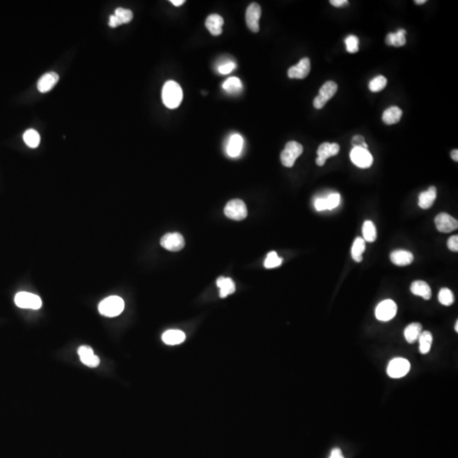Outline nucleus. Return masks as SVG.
I'll return each mask as SVG.
<instances>
[{
	"label": "nucleus",
	"mask_w": 458,
	"mask_h": 458,
	"mask_svg": "<svg viewBox=\"0 0 458 458\" xmlns=\"http://www.w3.org/2000/svg\"><path fill=\"white\" fill-rule=\"evenodd\" d=\"M340 200H341V197H340V195H339V193H332V194L328 195V197L326 198L328 210L332 211V210L335 209L337 207H339V205L340 204Z\"/></svg>",
	"instance_id": "37"
},
{
	"label": "nucleus",
	"mask_w": 458,
	"mask_h": 458,
	"mask_svg": "<svg viewBox=\"0 0 458 458\" xmlns=\"http://www.w3.org/2000/svg\"><path fill=\"white\" fill-rule=\"evenodd\" d=\"M261 15V8L256 3H252L247 8L245 14L246 23L247 26L253 32H258L260 30L259 20Z\"/></svg>",
	"instance_id": "11"
},
{
	"label": "nucleus",
	"mask_w": 458,
	"mask_h": 458,
	"mask_svg": "<svg viewBox=\"0 0 458 458\" xmlns=\"http://www.w3.org/2000/svg\"><path fill=\"white\" fill-rule=\"evenodd\" d=\"M184 98V93L178 82L168 81L166 82L162 89V100L164 105L169 109L178 108Z\"/></svg>",
	"instance_id": "1"
},
{
	"label": "nucleus",
	"mask_w": 458,
	"mask_h": 458,
	"mask_svg": "<svg viewBox=\"0 0 458 458\" xmlns=\"http://www.w3.org/2000/svg\"><path fill=\"white\" fill-rule=\"evenodd\" d=\"M397 305L392 300H385L379 303L375 311L377 319L382 322H388L396 317Z\"/></svg>",
	"instance_id": "8"
},
{
	"label": "nucleus",
	"mask_w": 458,
	"mask_h": 458,
	"mask_svg": "<svg viewBox=\"0 0 458 458\" xmlns=\"http://www.w3.org/2000/svg\"><path fill=\"white\" fill-rule=\"evenodd\" d=\"M349 2L347 0H331L330 1L331 4L335 7H342V6L346 5Z\"/></svg>",
	"instance_id": "43"
},
{
	"label": "nucleus",
	"mask_w": 458,
	"mask_h": 458,
	"mask_svg": "<svg viewBox=\"0 0 458 458\" xmlns=\"http://www.w3.org/2000/svg\"><path fill=\"white\" fill-rule=\"evenodd\" d=\"M223 88L229 93H240L243 89V85L239 78L229 77L223 83Z\"/></svg>",
	"instance_id": "31"
},
{
	"label": "nucleus",
	"mask_w": 458,
	"mask_h": 458,
	"mask_svg": "<svg viewBox=\"0 0 458 458\" xmlns=\"http://www.w3.org/2000/svg\"><path fill=\"white\" fill-rule=\"evenodd\" d=\"M59 79V75L54 71L44 74L37 82V89L41 93H47L54 88Z\"/></svg>",
	"instance_id": "18"
},
{
	"label": "nucleus",
	"mask_w": 458,
	"mask_h": 458,
	"mask_svg": "<svg viewBox=\"0 0 458 458\" xmlns=\"http://www.w3.org/2000/svg\"><path fill=\"white\" fill-rule=\"evenodd\" d=\"M243 139L239 134H233L230 137L227 145V152L230 157L235 158L241 154L243 150Z\"/></svg>",
	"instance_id": "19"
},
{
	"label": "nucleus",
	"mask_w": 458,
	"mask_h": 458,
	"mask_svg": "<svg viewBox=\"0 0 458 458\" xmlns=\"http://www.w3.org/2000/svg\"><path fill=\"white\" fill-rule=\"evenodd\" d=\"M185 334L181 330L171 329L165 332L162 335V340L165 344L168 345H177L181 344L185 340Z\"/></svg>",
	"instance_id": "23"
},
{
	"label": "nucleus",
	"mask_w": 458,
	"mask_h": 458,
	"mask_svg": "<svg viewBox=\"0 0 458 458\" xmlns=\"http://www.w3.org/2000/svg\"><path fill=\"white\" fill-rule=\"evenodd\" d=\"M447 246L452 251H458V235H453L450 237L447 241Z\"/></svg>",
	"instance_id": "40"
},
{
	"label": "nucleus",
	"mask_w": 458,
	"mask_h": 458,
	"mask_svg": "<svg viewBox=\"0 0 458 458\" xmlns=\"http://www.w3.org/2000/svg\"><path fill=\"white\" fill-rule=\"evenodd\" d=\"M411 292L414 295L422 297L426 300H430V298L432 296V291H431L430 285L426 282L422 281V280L414 281L412 283Z\"/></svg>",
	"instance_id": "22"
},
{
	"label": "nucleus",
	"mask_w": 458,
	"mask_h": 458,
	"mask_svg": "<svg viewBox=\"0 0 458 458\" xmlns=\"http://www.w3.org/2000/svg\"><path fill=\"white\" fill-rule=\"evenodd\" d=\"M414 260L413 253L405 249H396L390 254L391 262L399 266L410 265Z\"/></svg>",
	"instance_id": "17"
},
{
	"label": "nucleus",
	"mask_w": 458,
	"mask_h": 458,
	"mask_svg": "<svg viewBox=\"0 0 458 458\" xmlns=\"http://www.w3.org/2000/svg\"><path fill=\"white\" fill-rule=\"evenodd\" d=\"M328 458H345L343 457L342 452L341 450L339 448H334V449L332 450L331 452L330 456Z\"/></svg>",
	"instance_id": "42"
},
{
	"label": "nucleus",
	"mask_w": 458,
	"mask_h": 458,
	"mask_svg": "<svg viewBox=\"0 0 458 458\" xmlns=\"http://www.w3.org/2000/svg\"><path fill=\"white\" fill-rule=\"evenodd\" d=\"M362 234L364 237L363 239L365 241H368L369 243L376 240V227L372 221H365L364 224L362 226Z\"/></svg>",
	"instance_id": "30"
},
{
	"label": "nucleus",
	"mask_w": 458,
	"mask_h": 458,
	"mask_svg": "<svg viewBox=\"0 0 458 458\" xmlns=\"http://www.w3.org/2000/svg\"><path fill=\"white\" fill-rule=\"evenodd\" d=\"M337 90H338V85L336 82H333V81L325 82L322 85V88H320L318 96L316 97L314 99V107L318 110L322 109L328 103V100H330L335 95Z\"/></svg>",
	"instance_id": "4"
},
{
	"label": "nucleus",
	"mask_w": 458,
	"mask_h": 458,
	"mask_svg": "<svg viewBox=\"0 0 458 458\" xmlns=\"http://www.w3.org/2000/svg\"><path fill=\"white\" fill-rule=\"evenodd\" d=\"M133 12L131 11L130 9L123 8H116L115 14L110 17L109 25L110 27L115 28L118 25L130 22L131 20H133Z\"/></svg>",
	"instance_id": "15"
},
{
	"label": "nucleus",
	"mask_w": 458,
	"mask_h": 458,
	"mask_svg": "<svg viewBox=\"0 0 458 458\" xmlns=\"http://www.w3.org/2000/svg\"><path fill=\"white\" fill-rule=\"evenodd\" d=\"M423 332V327L419 322H413L405 328L404 336L407 342L413 344L419 339Z\"/></svg>",
	"instance_id": "25"
},
{
	"label": "nucleus",
	"mask_w": 458,
	"mask_h": 458,
	"mask_svg": "<svg viewBox=\"0 0 458 458\" xmlns=\"http://www.w3.org/2000/svg\"><path fill=\"white\" fill-rule=\"evenodd\" d=\"M406 33L407 32L403 29L398 30V31L396 33L390 32V33L388 34V36L386 37V43H387L388 45L395 46V47L404 46L406 44V42H407Z\"/></svg>",
	"instance_id": "27"
},
{
	"label": "nucleus",
	"mask_w": 458,
	"mask_h": 458,
	"mask_svg": "<svg viewBox=\"0 0 458 458\" xmlns=\"http://www.w3.org/2000/svg\"><path fill=\"white\" fill-rule=\"evenodd\" d=\"M366 249V242L361 237H356L354 241L351 248V256L356 262H361L362 260V254Z\"/></svg>",
	"instance_id": "28"
},
{
	"label": "nucleus",
	"mask_w": 458,
	"mask_h": 458,
	"mask_svg": "<svg viewBox=\"0 0 458 458\" xmlns=\"http://www.w3.org/2000/svg\"><path fill=\"white\" fill-rule=\"evenodd\" d=\"M436 195H437V191H436V187L434 186L430 187L429 190L422 192L419 195V207L424 210L430 209L436 201Z\"/></svg>",
	"instance_id": "21"
},
{
	"label": "nucleus",
	"mask_w": 458,
	"mask_h": 458,
	"mask_svg": "<svg viewBox=\"0 0 458 458\" xmlns=\"http://www.w3.org/2000/svg\"><path fill=\"white\" fill-rule=\"evenodd\" d=\"M451 156H452V158H453V161H456V162H458V150H453V151H452V153H451Z\"/></svg>",
	"instance_id": "44"
},
{
	"label": "nucleus",
	"mask_w": 458,
	"mask_h": 458,
	"mask_svg": "<svg viewBox=\"0 0 458 458\" xmlns=\"http://www.w3.org/2000/svg\"><path fill=\"white\" fill-rule=\"evenodd\" d=\"M236 67H237V65L233 61H228V62L224 63V64L219 65L218 71L221 74H223V75H227V74L231 73Z\"/></svg>",
	"instance_id": "38"
},
{
	"label": "nucleus",
	"mask_w": 458,
	"mask_h": 458,
	"mask_svg": "<svg viewBox=\"0 0 458 458\" xmlns=\"http://www.w3.org/2000/svg\"><path fill=\"white\" fill-rule=\"evenodd\" d=\"M15 305L23 309L38 310L42 306V300L37 294L28 292H20L14 297Z\"/></svg>",
	"instance_id": "6"
},
{
	"label": "nucleus",
	"mask_w": 458,
	"mask_h": 458,
	"mask_svg": "<svg viewBox=\"0 0 458 458\" xmlns=\"http://www.w3.org/2000/svg\"><path fill=\"white\" fill-rule=\"evenodd\" d=\"M419 351L423 355L429 353L432 346L433 335L430 331H423L419 338Z\"/></svg>",
	"instance_id": "29"
},
{
	"label": "nucleus",
	"mask_w": 458,
	"mask_h": 458,
	"mask_svg": "<svg viewBox=\"0 0 458 458\" xmlns=\"http://www.w3.org/2000/svg\"><path fill=\"white\" fill-rule=\"evenodd\" d=\"M124 300L121 297L112 295L99 303V313L108 317H117L124 310Z\"/></svg>",
	"instance_id": "2"
},
{
	"label": "nucleus",
	"mask_w": 458,
	"mask_h": 458,
	"mask_svg": "<svg viewBox=\"0 0 458 458\" xmlns=\"http://www.w3.org/2000/svg\"><path fill=\"white\" fill-rule=\"evenodd\" d=\"M411 369L409 361L402 357H397L390 361L388 365V375L392 379H401L406 376Z\"/></svg>",
	"instance_id": "5"
},
{
	"label": "nucleus",
	"mask_w": 458,
	"mask_h": 458,
	"mask_svg": "<svg viewBox=\"0 0 458 458\" xmlns=\"http://www.w3.org/2000/svg\"><path fill=\"white\" fill-rule=\"evenodd\" d=\"M161 244L170 251H179L184 247L185 242L183 235L178 232L167 233L161 238Z\"/></svg>",
	"instance_id": "10"
},
{
	"label": "nucleus",
	"mask_w": 458,
	"mask_h": 458,
	"mask_svg": "<svg viewBox=\"0 0 458 458\" xmlns=\"http://www.w3.org/2000/svg\"><path fill=\"white\" fill-rule=\"evenodd\" d=\"M426 2H427L426 0H415V1H414V3H415L416 4H424V3H426Z\"/></svg>",
	"instance_id": "46"
},
{
	"label": "nucleus",
	"mask_w": 458,
	"mask_h": 458,
	"mask_svg": "<svg viewBox=\"0 0 458 458\" xmlns=\"http://www.w3.org/2000/svg\"><path fill=\"white\" fill-rule=\"evenodd\" d=\"M438 299L441 305H446V306L453 305L455 301L454 294L451 289L447 288H441L439 292Z\"/></svg>",
	"instance_id": "33"
},
{
	"label": "nucleus",
	"mask_w": 458,
	"mask_h": 458,
	"mask_svg": "<svg viewBox=\"0 0 458 458\" xmlns=\"http://www.w3.org/2000/svg\"><path fill=\"white\" fill-rule=\"evenodd\" d=\"M435 224L440 232L446 233L453 232L458 228V220L447 213H440L436 216Z\"/></svg>",
	"instance_id": "12"
},
{
	"label": "nucleus",
	"mask_w": 458,
	"mask_h": 458,
	"mask_svg": "<svg viewBox=\"0 0 458 458\" xmlns=\"http://www.w3.org/2000/svg\"><path fill=\"white\" fill-rule=\"evenodd\" d=\"M315 208L318 212H322V211H325V210H328V207H327V201H326V198H318L315 201Z\"/></svg>",
	"instance_id": "41"
},
{
	"label": "nucleus",
	"mask_w": 458,
	"mask_h": 458,
	"mask_svg": "<svg viewBox=\"0 0 458 458\" xmlns=\"http://www.w3.org/2000/svg\"><path fill=\"white\" fill-rule=\"evenodd\" d=\"M224 213L228 218L235 221L243 220L247 217V207L243 201L232 200L227 204Z\"/></svg>",
	"instance_id": "7"
},
{
	"label": "nucleus",
	"mask_w": 458,
	"mask_h": 458,
	"mask_svg": "<svg viewBox=\"0 0 458 458\" xmlns=\"http://www.w3.org/2000/svg\"><path fill=\"white\" fill-rule=\"evenodd\" d=\"M77 353L79 355L81 362L89 368H97L100 363L99 356L94 355L93 349L89 346L82 345L78 349Z\"/></svg>",
	"instance_id": "16"
},
{
	"label": "nucleus",
	"mask_w": 458,
	"mask_h": 458,
	"mask_svg": "<svg viewBox=\"0 0 458 458\" xmlns=\"http://www.w3.org/2000/svg\"><path fill=\"white\" fill-rule=\"evenodd\" d=\"M282 262H283V259L280 258L276 252L271 251L267 254L265 262H264V266L267 269L275 268V267L279 266Z\"/></svg>",
	"instance_id": "35"
},
{
	"label": "nucleus",
	"mask_w": 458,
	"mask_h": 458,
	"mask_svg": "<svg viewBox=\"0 0 458 458\" xmlns=\"http://www.w3.org/2000/svg\"><path fill=\"white\" fill-rule=\"evenodd\" d=\"M217 284L220 288L221 298H226L229 294H233L236 289L233 281L229 277H219L217 280Z\"/></svg>",
	"instance_id": "26"
},
{
	"label": "nucleus",
	"mask_w": 458,
	"mask_h": 458,
	"mask_svg": "<svg viewBox=\"0 0 458 458\" xmlns=\"http://www.w3.org/2000/svg\"><path fill=\"white\" fill-rule=\"evenodd\" d=\"M224 18L218 14H211L206 20V26L213 36H219L223 32Z\"/></svg>",
	"instance_id": "20"
},
{
	"label": "nucleus",
	"mask_w": 458,
	"mask_h": 458,
	"mask_svg": "<svg viewBox=\"0 0 458 458\" xmlns=\"http://www.w3.org/2000/svg\"><path fill=\"white\" fill-rule=\"evenodd\" d=\"M402 116V110L398 106H391L385 110L383 114V122L385 124L393 125L398 123Z\"/></svg>",
	"instance_id": "24"
},
{
	"label": "nucleus",
	"mask_w": 458,
	"mask_h": 458,
	"mask_svg": "<svg viewBox=\"0 0 458 458\" xmlns=\"http://www.w3.org/2000/svg\"><path fill=\"white\" fill-rule=\"evenodd\" d=\"M302 152L303 146L301 144L295 141L288 142L280 156L282 164L286 167H293L296 159Z\"/></svg>",
	"instance_id": "3"
},
{
	"label": "nucleus",
	"mask_w": 458,
	"mask_h": 458,
	"mask_svg": "<svg viewBox=\"0 0 458 458\" xmlns=\"http://www.w3.org/2000/svg\"><path fill=\"white\" fill-rule=\"evenodd\" d=\"M351 160L356 167L366 169L373 165V156L369 150L363 148H353L351 151Z\"/></svg>",
	"instance_id": "9"
},
{
	"label": "nucleus",
	"mask_w": 458,
	"mask_h": 458,
	"mask_svg": "<svg viewBox=\"0 0 458 458\" xmlns=\"http://www.w3.org/2000/svg\"><path fill=\"white\" fill-rule=\"evenodd\" d=\"M387 79L384 76H378L371 80L369 82V89L373 93L380 92L386 87Z\"/></svg>",
	"instance_id": "34"
},
{
	"label": "nucleus",
	"mask_w": 458,
	"mask_h": 458,
	"mask_svg": "<svg viewBox=\"0 0 458 458\" xmlns=\"http://www.w3.org/2000/svg\"><path fill=\"white\" fill-rule=\"evenodd\" d=\"M340 147L336 143L334 144H329V143H323L321 144L318 149H317V164L319 167H322L325 164L326 161L332 156H337L339 154Z\"/></svg>",
	"instance_id": "13"
},
{
	"label": "nucleus",
	"mask_w": 458,
	"mask_h": 458,
	"mask_svg": "<svg viewBox=\"0 0 458 458\" xmlns=\"http://www.w3.org/2000/svg\"><path fill=\"white\" fill-rule=\"evenodd\" d=\"M25 144L30 148H37L40 144V135L37 131L29 129L23 135Z\"/></svg>",
	"instance_id": "32"
},
{
	"label": "nucleus",
	"mask_w": 458,
	"mask_h": 458,
	"mask_svg": "<svg viewBox=\"0 0 458 458\" xmlns=\"http://www.w3.org/2000/svg\"><path fill=\"white\" fill-rule=\"evenodd\" d=\"M455 330H456V332L458 333V321H457V322H456Z\"/></svg>",
	"instance_id": "47"
},
{
	"label": "nucleus",
	"mask_w": 458,
	"mask_h": 458,
	"mask_svg": "<svg viewBox=\"0 0 458 458\" xmlns=\"http://www.w3.org/2000/svg\"><path fill=\"white\" fill-rule=\"evenodd\" d=\"M171 3H173L175 6H181L185 3L184 0H172Z\"/></svg>",
	"instance_id": "45"
},
{
	"label": "nucleus",
	"mask_w": 458,
	"mask_h": 458,
	"mask_svg": "<svg viewBox=\"0 0 458 458\" xmlns=\"http://www.w3.org/2000/svg\"><path fill=\"white\" fill-rule=\"evenodd\" d=\"M345 42L346 49L349 53L354 54L359 50V38L356 36H353V35L348 36L345 38Z\"/></svg>",
	"instance_id": "36"
},
{
	"label": "nucleus",
	"mask_w": 458,
	"mask_h": 458,
	"mask_svg": "<svg viewBox=\"0 0 458 458\" xmlns=\"http://www.w3.org/2000/svg\"><path fill=\"white\" fill-rule=\"evenodd\" d=\"M351 144L353 145V148H363L368 150V144H366L363 136H354L353 139L351 140Z\"/></svg>",
	"instance_id": "39"
},
{
	"label": "nucleus",
	"mask_w": 458,
	"mask_h": 458,
	"mask_svg": "<svg viewBox=\"0 0 458 458\" xmlns=\"http://www.w3.org/2000/svg\"><path fill=\"white\" fill-rule=\"evenodd\" d=\"M311 71V61L308 58H303L296 65L289 68L288 76L289 78L304 79L308 76Z\"/></svg>",
	"instance_id": "14"
}]
</instances>
